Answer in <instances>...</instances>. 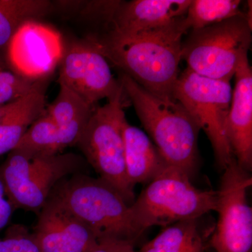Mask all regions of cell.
I'll list each match as a JSON object with an SVG mask.
<instances>
[{"instance_id": "1", "label": "cell", "mask_w": 252, "mask_h": 252, "mask_svg": "<svg viewBox=\"0 0 252 252\" xmlns=\"http://www.w3.org/2000/svg\"><path fill=\"white\" fill-rule=\"evenodd\" d=\"M184 17L168 26L132 35L105 29L88 36L109 64L158 97L171 98L180 74Z\"/></svg>"}, {"instance_id": "2", "label": "cell", "mask_w": 252, "mask_h": 252, "mask_svg": "<svg viewBox=\"0 0 252 252\" xmlns=\"http://www.w3.org/2000/svg\"><path fill=\"white\" fill-rule=\"evenodd\" d=\"M119 80L144 129L170 166L192 180L199 163L198 126L179 101L146 91L126 74Z\"/></svg>"}, {"instance_id": "3", "label": "cell", "mask_w": 252, "mask_h": 252, "mask_svg": "<svg viewBox=\"0 0 252 252\" xmlns=\"http://www.w3.org/2000/svg\"><path fill=\"white\" fill-rule=\"evenodd\" d=\"M50 196L57 199L95 233L99 240L114 238L135 245L141 236L130 205L107 182L77 173L55 187Z\"/></svg>"}, {"instance_id": "4", "label": "cell", "mask_w": 252, "mask_h": 252, "mask_svg": "<svg viewBox=\"0 0 252 252\" xmlns=\"http://www.w3.org/2000/svg\"><path fill=\"white\" fill-rule=\"evenodd\" d=\"M217 202V190L196 188L185 173L169 166L149 182L130 210L142 235L154 225L165 227L216 211Z\"/></svg>"}, {"instance_id": "5", "label": "cell", "mask_w": 252, "mask_h": 252, "mask_svg": "<svg viewBox=\"0 0 252 252\" xmlns=\"http://www.w3.org/2000/svg\"><path fill=\"white\" fill-rule=\"evenodd\" d=\"M130 104L122 88L104 106H97L76 144L86 160L124 197L129 205L135 202L134 187L126 175L123 124L124 108Z\"/></svg>"}, {"instance_id": "6", "label": "cell", "mask_w": 252, "mask_h": 252, "mask_svg": "<svg viewBox=\"0 0 252 252\" xmlns=\"http://www.w3.org/2000/svg\"><path fill=\"white\" fill-rule=\"evenodd\" d=\"M252 23L236 16L190 31L182 41V59L187 69L209 79L231 81L252 44Z\"/></svg>"}, {"instance_id": "7", "label": "cell", "mask_w": 252, "mask_h": 252, "mask_svg": "<svg viewBox=\"0 0 252 252\" xmlns=\"http://www.w3.org/2000/svg\"><path fill=\"white\" fill-rule=\"evenodd\" d=\"M232 94L230 81L202 77L187 68L180 72L173 90L174 98L206 134L221 170L235 160L226 135Z\"/></svg>"}, {"instance_id": "8", "label": "cell", "mask_w": 252, "mask_h": 252, "mask_svg": "<svg viewBox=\"0 0 252 252\" xmlns=\"http://www.w3.org/2000/svg\"><path fill=\"white\" fill-rule=\"evenodd\" d=\"M82 158L74 154L29 158L12 150L0 167L6 196L14 208L39 213L61 181L79 173Z\"/></svg>"}, {"instance_id": "9", "label": "cell", "mask_w": 252, "mask_h": 252, "mask_svg": "<svg viewBox=\"0 0 252 252\" xmlns=\"http://www.w3.org/2000/svg\"><path fill=\"white\" fill-rule=\"evenodd\" d=\"M223 171L217 190L219 220L212 233L210 246L215 252H252V210L247 198L252 176L236 160Z\"/></svg>"}, {"instance_id": "10", "label": "cell", "mask_w": 252, "mask_h": 252, "mask_svg": "<svg viewBox=\"0 0 252 252\" xmlns=\"http://www.w3.org/2000/svg\"><path fill=\"white\" fill-rule=\"evenodd\" d=\"M60 64L59 84L91 105L111 98L123 88L113 75L108 61L88 39L71 44Z\"/></svg>"}, {"instance_id": "11", "label": "cell", "mask_w": 252, "mask_h": 252, "mask_svg": "<svg viewBox=\"0 0 252 252\" xmlns=\"http://www.w3.org/2000/svg\"><path fill=\"white\" fill-rule=\"evenodd\" d=\"M6 52L14 72L36 81L52 74L61 64L64 48L59 32L36 20H30L18 28Z\"/></svg>"}, {"instance_id": "12", "label": "cell", "mask_w": 252, "mask_h": 252, "mask_svg": "<svg viewBox=\"0 0 252 252\" xmlns=\"http://www.w3.org/2000/svg\"><path fill=\"white\" fill-rule=\"evenodd\" d=\"M41 252H89L99 239L63 205L49 196L33 233Z\"/></svg>"}, {"instance_id": "13", "label": "cell", "mask_w": 252, "mask_h": 252, "mask_svg": "<svg viewBox=\"0 0 252 252\" xmlns=\"http://www.w3.org/2000/svg\"><path fill=\"white\" fill-rule=\"evenodd\" d=\"M190 0L114 1L106 29L124 35L165 27L183 17Z\"/></svg>"}, {"instance_id": "14", "label": "cell", "mask_w": 252, "mask_h": 252, "mask_svg": "<svg viewBox=\"0 0 252 252\" xmlns=\"http://www.w3.org/2000/svg\"><path fill=\"white\" fill-rule=\"evenodd\" d=\"M226 135L237 162L252 170V70L248 56L239 64L234 75Z\"/></svg>"}, {"instance_id": "15", "label": "cell", "mask_w": 252, "mask_h": 252, "mask_svg": "<svg viewBox=\"0 0 252 252\" xmlns=\"http://www.w3.org/2000/svg\"><path fill=\"white\" fill-rule=\"evenodd\" d=\"M47 79L36 80L27 94L6 104L0 118V156L14 150L30 126L45 112Z\"/></svg>"}, {"instance_id": "16", "label": "cell", "mask_w": 252, "mask_h": 252, "mask_svg": "<svg viewBox=\"0 0 252 252\" xmlns=\"http://www.w3.org/2000/svg\"><path fill=\"white\" fill-rule=\"evenodd\" d=\"M123 136L126 175L132 187L149 183L170 166L147 134L126 119Z\"/></svg>"}, {"instance_id": "17", "label": "cell", "mask_w": 252, "mask_h": 252, "mask_svg": "<svg viewBox=\"0 0 252 252\" xmlns=\"http://www.w3.org/2000/svg\"><path fill=\"white\" fill-rule=\"evenodd\" d=\"M96 107L60 84L59 94L46 109L59 128L60 152L77 144Z\"/></svg>"}, {"instance_id": "18", "label": "cell", "mask_w": 252, "mask_h": 252, "mask_svg": "<svg viewBox=\"0 0 252 252\" xmlns=\"http://www.w3.org/2000/svg\"><path fill=\"white\" fill-rule=\"evenodd\" d=\"M199 219L180 220L165 226L136 252H205L207 236Z\"/></svg>"}, {"instance_id": "19", "label": "cell", "mask_w": 252, "mask_h": 252, "mask_svg": "<svg viewBox=\"0 0 252 252\" xmlns=\"http://www.w3.org/2000/svg\"><path fill=\"white\" fill-rule=\"evenodd\" d=\"M51 9L52 3L46 0H0V53L6 51L21 25L45 16Z\"/></svg>"}, {"instance_id": "20", "label": "cell", "mask_w": 252, "mask_h": 252, "mask_svg": "<svg viewBox=\"0 0 252 252\" xmlns=\"http://www.w3.org/2000/svg\"><path fill=\"white\" fill-rule=\"evenodd\" d=\"M243 1L240 0H190L184 17L187 31L202 29L236 16H246L242 10Z\"/></svg>"}, {"instance_id": "21", "label": "cell", "mask_w": 252, "mask_h": 252, "mask_svg": "<svg viewBox=\"0 0 252 252\" xmlns=\"http://www.w3.org/2000/svg\"><path fill=\"white\" fill-rule=\"evenodd\" d=\"M14 150L29 158L60 153L58 126L46 111L33 123Z\"/></svg>"}, {"instance_id": "22", "label": "cell", "mask_w": 252, "mask_h": 252, "mask_svg": "<svg viewBox=\"0 0 252 252\" xmlns=\"http://www.w3.org/2000/svg\"><path fill=\"white\" fill-rule=\"evenodd\" d=\"M35 81L21 77L0 64V105L14 102L27 94Z\"/></svg>"}, {"instance_id": "23", "label": "cell", "mask_w": 252, "mask_h": 252, "mask_svg": "<svg viewBox=\"0 0 252 252\" xmlns=\"http://www.w3.org/2000/svg\"><path fill=\"white\" fill-rule=\"evenodd\" d=\"M0 252H41L33 233L24 227L13 228L9 234L0 239Z\"/></svg>"}, {"instance_id": "24", "label": "cell", "mask_w": 252, "mask_h": 252, "mask_svg": "<svg viewBox=\"0 0 252 252\" xmlns=\"http://www.w3.org/2000/svg\"><path fill=\"white\" fill-rule=\"evenodd\" d=\"M89 252H136L135 245L127 240L100 239Z\"/></svg>"}, {"instance_id": "25", "label": "cell", "mask_w": 252, "mask_h": 252, "mask_svg": "<svg viewBox=\"0 0 252 252\" xmlns=\"http://www.w3.org/2000/svg\"><path fill=\"white\" fill-rule=\"evenodd\" d=\"M6 195L4 182L0 175V230L9 223L14 210V207L8 198H6Z\"/></svg>"}, {"instance_id": "26", "label": "cell", "mask_w": 252, "mask_h": 252, "mask_svg": "<svg viewBox=\"0 0 252 252\" xmlns=\"http://www.w3.org/2000/svg\"><path fill=\"white\" fill-rule=\"evenodd\" d=\"M6 104H4V105H0V118L1 117V116L4 114L5 109H6Z\"/></svg>"}]
</instances>
